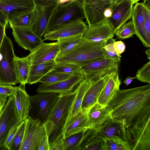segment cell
Listing matches in <instances>:
<instances>
[{"instance_id":"obj_15","label":"cell","mask_w":150,"mask_h":150,"mask_svg":"<svg viewBox=\"0 0 150 150\" xmlns=\"http://www.w3.org/2000/svg\"><path fill=\"white\" fill-rule=\"evenodd\" d=\"M126 129L127 141L132 150H150V124Z\"/></svg>"},{"instance_id":"obj_14","label":"cell","mask_w":150,"mask_h":150,"mask_svg":"<svg viewBox=\"0 0 150 150\" xmlns=\"http://www.w3.org/2000/svg\"><path fill=\"white\" fill-rule=\"evenodd\" d=\"M133 5L130 0H120L113 5L112 15L107 20L114 34L121 26L132 18Z\"/></svg>"},{"instance_id":"obj_35","label":"cell","mask_w":150,"mask_h":150,"mask_svg":"<svg viewBox=\"0 0 150 150\" xmlns=\"http://www.w3.org/2000/svg\"><path fill=\"white\" fill-rule=\"evenodd\" d=\"M119 39L123 40L133 37L136 33L132 19L121 26L115 33Z\"/></svg>"},{"instance_id":"obj_51","label":"cell","mask_w":150,"mask_h":150,"mask_svg":"<svg viewBox=\"0 0 150 150\" xmlns=\"http://www.w3.org/2000/svg\"><path fill=\"white\" fill-rule=\"evenodd\" d=\"M72 0H58L59 5L65 3L69 2Z\"/></svg>"},{"instance_id":"obj_38","label":"cell","mask_w":150,"mask_h":150,"mask_svg":"<svg viewBox=\"0 0 150 150\" xmlns=\"http://www.w3.org/2000/svg\"><path fill=\"white\" fill-rule=\"evenodd\" d=\"M135 79L150 84V61L139 69L136 73Z\"/></svg>"},{"instance_id":"obj_34","label":"cell","mask_w":150,"mask_h":150,"mask_svg":"<svg viewBox=\"0 0 150 150\" xmlns=\"http://www.w3.org/2000/svg\"><path fill=\"white\" fill-rule=\"evenodd\" d=\"M104 150H132L128 142L119 139H105Z\"/></svg>"},{"instance_id":"obj_2","label":"cell","mask_w":150,"mask_h":150,"mask_svg":"<svg viewBox=\"0 0 150 150\" xmlns=\"http://www.w3.org/2000/svg\"><path fill=\"white\" fill-rule=\"evenodd\" d=\"M76 91L68 94H60L58 100L44 124L48 138L49 150H59L62 147L64 139L65 126Z\"/></svg>"},{"instance_id":"obj_47","label":"cell","mask_w":150,"mask_h":150,"mask_svg":"<svg viewBox=\"0 0 150 150\" xmlns=\"http://www.w3.org/2000/svg\"><path fill=\"white\" fill-rule=\"evenodd\" d=\"M5 27L0 25V47L3 40L4 36L6 34Z\"/></svg>"},{"instance_id":"obj_3","label":"cell","mask_w":150,"mask_h":150,"mask_svg":"<svg viewBox=\"0 0 150 150\" xmlns=\"http://www.w3.org/2000/svg\"><path fill=\"white\" fill-rule=\"evenodd\" d=\"M105 42H94L83 38L79 44L71 49L59 54L55 61L56 63H69L81 67L95 60L109 58L103 49Z\"/></svg>"},{"instance_id":"obj_6","label":"cell","mask_w":150,"mask_h":150,"mask_svg":"<svg viewBox=\"0 0 150 150\" xmlns=\"http://www.w3.org/2000/svg\"><path fill=\"white\" fill-rule=\"evenodd\" d=\"M85 18L82 6L74 0L59 5L50 18L47 31L51 30L67 23Z\"/></svg>"},{"instance_id":"obj_48","label":"cell","mask_w":150,"mask_h":150,"mask_svg":"<svg viewBox=\"0 0 150 150\" xmlns=\"http://www.w3.org/2000/svg\"><path fill=\"white\" fill-rule=\"evenodd\" d=\"M112 7L111 8H107L105 10L104 12V16L107 19L108 18L111 16L112 15Z\"/></svg>"},{"instance_id":"obj_41","label":"cell","mask_w":150,"mask_h":150,"mask_svg":"<svg viewBox=\"0 0 150 150\" xmlns=\"http://www.w3.org/2000/svg\"><path fill=\"white\" fill-rule=\"evenodd\" d=\"M15 87L11 85H0V95L7 96H13Z\"/></svg>"},{"instance_id":"obj_8","label":"cell","mask_w":150,"mask_h":150,"mask_svg":"<svg viewBox=\"0 0 150 150\" xmlns=\"http://www.w3.org/2000/svg\"><path fill=\"white\" fill-rule=\"evenodd\" d=\"M15 104L13 96H10L0 115V150L12 130L21 122Z\"/></svg>"},{"instance_id":"obj_20","label":"cell","mask_w":150,"mask_h":150,"mask_svg":"<svg viewBox=\"0 0 150 150\" xmlns=\"http://www.w3.org/2000/svg\"><path fill=\"white\" fill-rule=\"evenodd\" d=\"M121 84L118 70L112 71L108 75L105 84L98 98L97 103L107 105L120 90Z\"/></svg>"},{"instance_id":"obj_28","label":"cell","mask_w":150,"mask_h":150,"mask_svg":"<svg viewBox=\"0 0 150 150\" xmlns=\"http://www.w3.org/2000/svg\"><path fill=\"white\" fill-rule=\"evenodd\" d=\"M91 79L86 77L78 86L67 121L82 111L81 108L82 101L85 94L91 85Z\"/></svg>"},{"instance_id":"obj_30","label":"cell","mask_w":150,"mask_h":150,"mask_svg":"<svg viewBox=\"0 0 150 150\" xmlns=\"http://www.w3.org/2000/svg\"><path fill=\"white\" fill-rule=\"evenodd\" d=\"M36 21L35 9L18 16L8 21L11 29L26 28L33 30Z\"/></svg>"},{"instance_id":"obj_55","label":"cell","mask_w":150,"mask_h":150,"mask_svg":"<svg viewBox=\"0 0 150 150\" xmlns=\"http://www.w3.org/2000/svg\"><path fill=\"white\" fill-rule=\"evenodd\" d=\"M114 4L118 2L120 0H110Z\"/></svg>"},{"instance_id":"obj_44","label":"cell","mask_w":150,"mask_h":150,"mask_svg":"<svg viewBox=\"0 0 150 150\" xmlns=\"http://www.w3.org/2000/svg\"><path fill=\"white\" fill-rule=\"evenodd\" d=\"M8 23V21L6 16L0 11V25L6 27Z\"/></svg>"},{"instance_id":"obj_54","label":"cell","mask_w":150,"mask_h":150,"mask_svg":"<svg viewBox=\"0 0 150 150\" xmlns=\"http://www.w3.org/2000/svg\"><path fill=\"white\" fill-rule=\"evenodd\" d=\"M131 1L132 4L134 5V4L137 3L138 1H140V0H130Z\"/></svg>"},{"instance_id":"obj_5","label":"cell","mask_w":150,"mask_h":150,"mask_svg":"<svg viewBox=\"0 0 150 150\" xmlns=\"http://www.w3.org/2000/svg\"><path fill=\"white\" fill-rule=\"evenodd\" d=\"M54 93H38L30 96L28 117L44 124L59 97Z\"/></svg>"},{"instance_id":"obj_33","label":"cell","mask_w":150,"mask_h":150,"mask_svg":"<svg viewBox=\"0 0 150 150\" xmlns=\"http://www.w3.org/2000/svg\"><path fill=\"white\" fill-rule=\"evenodd\" d=\"M72 75L57 72L52 70L48 72L38 81L44 84H52L69 78Z\"/></svg>"},{"instance_id":"obj_42","label":"cell","mask_w":150,"mask_h":150,"mask_svg":"<svg viewBox=\"0 0 150 150\" xmlns=\"http://www.w3.org/2000/svg\"><path fill=\"white\" fill-rule=\"evenodd\" d=\"M113 46L117 56L121 57V54L125 51L126 48L124 43L121 40L116 41L115 40L113 43Z\"/></svg>"},{"instance_id":"obj_13","label":"cell","mask_w":150,"mask_h":150,"mask_svg":"<svg viewBox=\"0 0 150 150\" xmlns=\"http://www.w3.org/2000/svg\"><path fill=\"white\" fill-rule=\"evenodd\" d=\"M88 26L82 20H79L63 25L47 32L43 35L44 40H57L59 39L78 34L84 35Z\"/></svg>"},{"instance_id":"obj_22","label":"cell","mask_w":150,"mask_h":150,"mask_svg":"<svg viewBox=\"0 0 150 150\" xmlns=\"http://www.w3.org/2000/svg\"><path fill=\"white\" fill-rule=\"evenodd\" d=\"M108 74L102 77L91 79V85L86 93L82 101L81 107L82 110L89 109L97 103Z\"/></svg>"},{"instance_id":"obj_19","label":"cell","mask_w":150,"mask_h":150,"mask_svg":"<svg viewBox=\"0 0 150 150\" xmlns=\"http://www.w3.org/2000/svg\"><path fill=\"white\" fill-rule=\"evenodd\" d=\"M60 52L57 42L50 43L43 42L28 55L30 60L31 65L55 59Z\"/></svg>"},{"instance_id":"obj_50","label":"cell","mask_w":150,"mask_h":150,"mask_svg":"<svg viewBox=\"0 0 150 150\" xmlns=\"http://www.w3.org/2000/svg\"><path fill=\"white\" fill-rule=\"evenodd\" d=\"M143 3L144 5L150 11V0H143Z\"/></svg>"},{"instance_id":"obj_17","label":"cell","mask_w":150,"mask_h":150,"mask_svg":"<svg viewBox=\"0 0 150 150\" xmlns=\"http://www.w3.org/2000/svg\"><path fill=\"white\" fill-rule=\"evenodd\" d=\"M12 34L18 45L32 52L43 42V40L37 36L32 29L26 28H14Z\"/></svg>"},{"instance_id":"obj_37","label":"cell","mask_w":150,"mask_h":150,"mask_svg":"<svg viewBox=\"0 0 150 150\" xmlns=\"http://www.w3.org/2000/svg\"><path fill=\"white\" fill-rule=\"evenodd\" d=\"M26 119L22 121L19 125L11 145L10 150H20L23 139Z\"/></svg>"},{"instance_id":"obj_10","label":"cell","mask_w":150,"mask_h":150,"mask_svg":"<svg viewBox=\"0 0 150 150\" xmlns=\"http://www.w3.org/2000/svg\"><path fill=\"white\" fill-rule=\"evenodd\" d=\"M47 136L44 125L28 117L20 150H36L40 142Z\"/></svg>"},{"instance_id":"obj_16","label":"cell","mask_w":150,"mask_h":150,"mask_svg":"<svg viewBox=\"0 0 150 150\" xmlns=\"http://www.w3.org/2000/svg\"><path fill=\"white\" fill-rule=\"evenodd\" d=\"M34 9L33 0H0V11L8 21Z\"/></svg>"},{"instance_id":"obj_26","label":"cell","mask_w":150,"mask_h":150,"mask_svg":"<svg viewBox=\"0 0 150 150\" xmlns=\"http://www.w3.org/2000/svg\"><path fill=\"white\" fill-rule=\"evenodd\" d=\"M105 140L97 129H89L85 133L80 150H104Z\"/></svg>"},{"instance_id":"obj_9","label":"cell","mask_w":150,"mask_h":150,"mask_svg":"<svg viewBox=\"0 0 150 150\" xmlns=\"http://www.w3.org/2000/svg\"><path fill=\"white\" fill-rule=\"evenodd\" d=\"M150 12L143 2H137L133 6L132 16L136 35L147 48L150 47L146 35H150Z\"/></svg>"},{"instance_id":"obj_25","label":"cell","mask_w":150,"mask_h":150,"mask_svg":"<svg viewBox=\"0 0 150 150\" xmlns=\"http://www.w3.org/2000/svg\"><path fill=\"white\" fill-rule=\"evenodd\" d=\"M25 85L21 84L19 86L15 87L13 95L17 110L21 122L28 117L30 105V96L26 91Z\"/></svg>"},{"instance_id":"obj_46","label":"cell","mask_w":150,"mask_h":150,"mask_svg":"<svg viewBox=\"0 0 150 150\" xmlns=\"http://www.w3.org/2000/svg\"><path fill=\"white\" fill-rule=\"evenodd\" d=\"M103 0H84L83 7L98 3Z\"/></svg>"},{"instance_id":"obj_31","label":"cell","mask_w":150,"mask_h":150,"mask_svg":"<svg viewBox=\"0 0 150 150\" xmlns=\"http://www.w3.org/2000/svg\"><path fill=\"white\" fill-rule=\"evenodd\" d=\"M83 35L78 34L58 39L57 42L59 53L67 52L79 44L83 39Z\"/></svg>"},{"instance_id":"obj_39","label":"cell","mask_w":150,"mask_h":150,"mask_svg":"<svg viewBox=\"0 0 150 150\" xmlns=\"http://www.w3.org/2000/svg\"><path fill=\"white\" fill-rule=\"evenodd\" d=\"M115 40V39L113 38L110 39L105 42L103 49L109 58L119 63L120 61V57L116 54L113 46V43Z\"/></svg>"},{"instance_id":"obj_52","label":"cell","mask_w":150,"mask_h":150,"mask_svg":"<svg viewBox=\"0 0 150 150\" xmlns=\"http://www.w3.org/2000/svg\"><path fill=\"white\" fill-rule=\"evenodd\" d=\"M145 52L147 56V58L149 59H150V49L149 48L146 50Z\"/></svg>"},{"instance_id":"obj_36","label":"cell","mask_w":150,"mask_h":150,"mask_svg":"<svg viewBox=\"0 0 150 150\" xmlns=\"http://www.w3.org/2000/svg\"><path fill=\"white\" fill-rule=\"evenodd\" d=\"M53 70L70 75L78 73L83 74L81 67L69 63H56Z\"/></svg>"},{"instance_id":"obj_23","label":"cell","mask_w":150,"mask_h":150,"mask_svg":"<svg viewBox=\"0 0 150 150\" xmlns=\"http://www.w3.org/2000/svg\"><path fill=\"white\" fill-rule=\"evenodd\" d=\"M114 35V31L107 20L96 26L88 27L83 35V38L94 42H106L112 38Z\"/></svg>"},{"instance_id":"obj_40","label":"cell","mask_w":150,"mask_h":150,"mask_svg":"<svg viewBox=\"0 0 150 150\" xmlns=\"http://www.w3.org/2000/svg\"><path fill=\"white\" fill-rule=\"evenodd\" d=\"M19 125L16 126L8 135L3 145L2 150H10L11 145L18 129Z\"/></svg>"},{"instance_id":"obj_49","label":"cell","mask_w":150,"mask_h":150,"mask_svg":"<svg viewBox=\"0 0 150 150\" xmlns=\"http://www.w3.org/2000/svg\"><path fill=\"white\" fill-rule=\"evenodd\" d=\"M134 79H135V77H133L129 76L126 78L123 82L127 86L132 82V81Z\"/></svg>"},{"instance_id":"obj_43","label":"cell","mask_w":150,"mask_h":150,"mask_svg":"<svg viewBox=\"0 0 150 150\" xmlns=\"http://www.w3.org/2000/svg\"><path fill=\"white\" fill-rule=\"evenodd\" d=\"M49 149L50 145L47 136L40 142L36 150H49Z\"/></svg>"},{"instance_id":"obj_27","label":"cell","mask_w":150,"mask_h":150,"mask_svg":"<svg viewBox=\"0 0 150 150\" xmlns=\"http://www.w3.org/2000/svg\"><path fill=\"white\" fill-rule=\"evenodd\" d=\"M56 63L55 59L30 65L27 83H37L44 76L54 69Z\"/></svg>"},{"instance_id":"obj_1","label":"cell","mask_w":150,"mask_h":150,"mask_svg":"<svg viewBox=\"0 0 150 150\" xmlns=\"http://www.w3.org/2000/svg\"><path fill=\"white\" fill-rule=\"evenodd\" d=\"M107 105L126 129L144 126L150 122V84L120 89Z\"/></svg>"},{"instance_id":"obj_32","label":"cell","mask_w":150,"mask_h":150,"mask_svg":"<svg viewBox=\"0 0 150 150\" xmlns=\"http://www.w3.org/2000/svg\"><path fill=\"white\" fill-rule=\"evenodd\" d=\"M85 132L76 134L64 139L63 141V150H80Z\"/></svg>"},{"instance_id":"obj_21","label":"cell","mask_w":150,"mask_h":150,"mask_svg":"<svg viewBox=\"0 0 150 150\" xmlns=\"http://www.w3.org/2000/svg\"><path fill=\"white\" fill-rule=\"evenodd\" d=\"M87 117L89 129H98L107 120L112 118L108 106L97 103L88 109Z\"/></svg>"},{"instance_id":"obj_24","label":"cell","mask_w":150,"mask_h":150,"mask_svg":"<svg viewBox=\"0 0 150 150\" xmlns=\"http://www.w3.org/2000/svg\"><path fill=\"white\" fill-rule=\"evenodd\" d=\"M88 110H82L66 122L64 129V139L76 134L85 132L89 129Z\"/></svg>"},{"instance_id":"obj_12","label":"cell","mask_w":150,"mask_h":150,"mask_svg":"<svg viewBox=\"0 0 150 150\" xmlns=\"http://www.w3.org/2000/svg\"><path fill=\"white\" fill-rule=\"evenodd\" d=\"M119 63L105 58L95 60L81 67L83 73L91 79L102 77L112 71L118 70Z\"/></svg>"},{"instance_id":"obj_18","label":"cell","mask_w":150,"mask_h":150,"mask_svg":"<svg viewBox=\"0 0 150 150\" xmlns=\"http://www.w3.org/2000/svg\"><path fill=\"white\" fill-rule=\"evenodd\" d=\"M97 129L100 136L104 139H119L127 141L126 129L122 121L110 118Z\"/></svg>"},{"instance_id":"obj_11","label":"cell","mask_w":150,"mask_h":150,"mask_svg":"<svg viewBox=\"0 0 150 150\" xmlns=\"http://www.w3.org/2000/svg\"><path fill=\"white\" fill-rule=\"evenodd\" d=\"M83 74H74L68 79L52 84H39L38 93H54L59 94H68L75 91L80 83L86 78Z\"/></svg>"},{"instance_id":"obj_7","label":"cell","mask_w":150,"mask_h":150,"mask_svg":"<svg viewBox=\"0 0 150 150\" xmlns=\"http://www.w3.org/2000/svg\"><path fill=\"white\" fill-rule=\"evenodd\" d=\"M35 5L36 21L33 30L39 37L47 32L49 21L59 5L58 0H33Z\"/></svg>"},{"instance_id":"obj_45","label":"cell","mask_w":150,"mask_h":150,"mask_svg":"<svg viewBox=\"0 0 150 150\" xmlns=\"http://www.w3.org/2000/svg\"><path fill=\"white\" fill-rule=\"evenodd\" d=\"M8 97L0 95V115L6 102Z\"/></svg>"},{"instance_id":"obj_4","label":"cell","mask_w":150,"mask_h":150,"mask_svg":"<svg viewBox=\"0 0 150 150\" xmlns=\"http://www.w3.org/2000/svg\"><path fill=\"white\" fill-rule=\"evenodd\" d=\"M16 56L12 42L5 34L0 47V85L15 86L18 83L15 68Z\"/></svg>"},{"instance_id":"obj_53","label":"cell","mask_w":150,"mask_h":150,"mask_svg":"<svg viewBox=\"0 0 150 150\" xmlns=\"http://www.w3.org/2000/svg\"><path fill=\"white\" fill-rule=\"evenodd\" d=\"M77 2L79 5L82 7L83 4L84 0H74Z\"/></svg>"},{"instance_id":"obj_29","label":"cell","mask_w":150,"mask_h":150,"mask_svg":"<svg viewBox=\"0 0 150 150\" xmlns=\"http://www.w3.org/2000/svg\"><path fill=\"white\" fill-rule=\"evenodd\" d=\"M15 65L18 83L25 84L27 83L31 65V61L28 55L26 57L20 58L16 56Z\"/></svg>"}]
</instances>
